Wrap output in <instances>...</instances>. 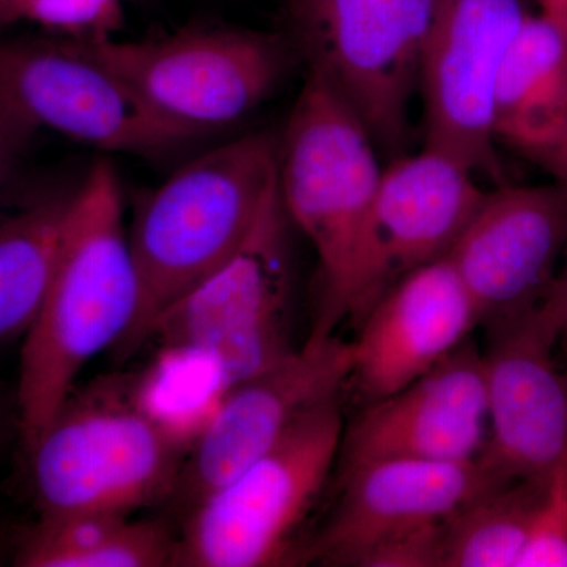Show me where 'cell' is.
I'll return each instance as SVG.
<instances>
[{"instance_id":"9a60e30c","label":"cell","mask_w":567,"mask_h":567,"mask_svg":"<svg viewBox=\"0 0 567 567\" xmlns=\"http://www.w3.org/2000/svg\"><path fill=\"white\" fill-rule=\"evenodd\" d=\"M487 440L483 353L466 339L427 374L364 405L344 429L338 464L346 472L377 461H473Z\"/></svg>"},{"instance_id":"ac0fdd59","label":"cell","mask_w":567,"mask_h":567,"mask_svg":"<svg viewBox=\"0 0 567 567\" xmlns=\"http://www.w3.org/2000/svg\"><path fill=\"white\" fill-rule=\"evenodd\" d=\"M177 536L166 525L132 517H40L18 540L21 567L175 566Z\"/></svg>"},{"instance_id":"603a6c76","label":"cell","mask_w":567,"mask_h":567,"mask_svg":"<svg viewBox=\"0 0 567 567\" xmlns=\"http://www.w3.org/2000/svg\"><path fill=\"white\" fill-rule=\"evenodd\" d=\"M125 0H0V22H31L65 40L100 41L117 35Z\"/></svg>"},{"instance_id":"5bb4252c","label":"cell","mask_w":567,"mask_h":567,"mask_svg":"<svg viewBox=\"0 0 567 567\" xmlns=\"http://www.w3.org/2000/svg\"><path fill=\"white\" fill-rule=\"evenodd\" d=\"M480 456L465 462L377 461L341 472V492L301 561L353 566L369 550L453 516L470 499L507 483Z\"/></svg>"},{"instance_id":"3957f363","label":"cell","mask_w":567,"mask_h":567,"mask_svg":"<svg viewBox=\"0 0 567 567\" xmlns=\"http://www.w3.org/2000/svg\"><path fill=\"white\" fill-rule=\"evenodd\" d=\"M279 134H245L183 164L153 189L128 226L140 306L117 346L126 360L153 328L244 244L278 181Z\"/></svg>"},{"instance_id":"4fadbf2b","label":"cell","mask_w":567,"mask_h":567,"mask_svg":"<svg viewBox=\"0 0 567 567\" xmlns=\"http://www.w3.org/2000/svg\"><path fill=\"white\" fill-rule=\"evenodd\" d=\"M565 252V186L502 183L484 194L446 259L468 290L481 324L491 330L546 297Z\"/></svg>"},{"instance_id":"4316f807","label":"cell","mask_w":567,"mask_h":567,"mask_svg":"<svg viewBox=\"0 0 567 567\" xmlns=\"http://www.w3.org/2000/svg\"><path fill=\"white\" fill-rule=\"evenodd\" d=\"M535 163L546 169L551 177H555L558 185L565 186L567 189V115L563 132L554 147L539 156Z\"/></svg>"},{"instance_id":"d6986e66","label":"cell","mask_w":567,"mask_h":567,"mask_svg":"<svg viewBox=\"0 0 567 567\" xmlns=\"http://www.w3.org/2000/svg\"><path fill=\"white\" fill-rule=\"evenodd\" d=\"M71 193L47 194L11 210L0 208V347L24 339L40 315Z\"/></svg>"},{"instance_id":"9c48e42d","label":"cell","mask_w":567,"mask_h":567,"mask_svg":"<svg viewBox=\"0 0 567 567\" xmlns=\"http://www.w3.org/2000/svg\"><path fill=\"white\" fill-rule=\"evenodd\" d=\"M0 102L35 132L111 155H158L194 140L152 114L82 41L0 40Z\"/></svg>"},{"instance_id":"7a4b0ae2","label":"cell","mask_w":567,"mask_h":567,"mask_svg":"<svg viewBox=\"0 0 567 567\" xmlns=\"http://www.w3.org/2000/svg\"><path fill=\"white\" fill-rule=\"evenodd\" d=\"M383 167L371 134L316 74L308 73L279 134L278 193L319 260L320 297L308 339H327L368 315L372 213Z\"/></svg>"},{"instance_id":"7402d4cb","label":"cell","mask_w":567,"mask_h":567,"mask_svg":"<svg viewBox=\"0 0 567 567\" xmlns=\"http://www.w3.org/2000/svg\"><path fill=\"white\" fill-rule=\"evenodd\" d=\"M567 69V33L546 14L529 13L507 44L495 91V123L524 96Z\"/></svg>"},{"instance_id":"83f0119b","label":"cell","mask_w":567,"mask_h":567,"mask_svg":"<svg viewBox=\"0 0 567 567\" xmlns=\"http://www.w3.org/2000/svg\"><path fill=\"white\" fill-rule=\"evenodd\" d=\"M10 427L18 431L17 399L10 401L0 388V442L9 434Z\"/></svg>"},{"instance_id":"8992f818","label":"cell","mask_w":567,"mask_h":567,"mask_svg":"<svg viewBox=\"0 0 567 567\" xmlns=\"http://www.w3.org/2000/svg\"><path fill=\"white\" fill-rule=\"evenodd\" d=\"M436 0H293L295 44L358 115L380 155H405Z\"/></svg>"},{"instance_id":"44dd1931","label":"cell","mask_w":567,"mask_h":567,"mask_svg":"<svg viewBox=\"0 0 567 567\" xmlns=\"http://www.w3.org/2000/svg\"><path fill=\"white\" fill-rule=\"evenodd\" d=\"M132 382L145 413L188 451L230 388L210 353L186 346L159 347L155 361Z\"/></svg>"},{"instance_id":"484cf974","label":"cell","mask_w":567,"mask_h":567,"mask_svg":"<svg viewBox=\"0 0 567 567\" xmlns=\"http://www.w3.org/2000/svg\"><path fill=\"white\" fill-rule=\"evenodd\" d=\"M35 133L7 104L0 102V208L11 175L20 163L25 145Z\"/></svg>"},{"instance_id":"cb8c5ba5","label":"cell","mask_w":567,"mask_h":567,"mask_svg":"<svg viewBox=\"0 0 567 567\" xmlns=\"http://www.w3.org/2000/svg\"><path fill=\"white\" fill-rule=\"evenodd\" d=\"M518 567H567V451L548 473Z\"/></svg>"},{"instance_id":"277c9868","label":"cell","mask_w":567,"mask_h":567,"mask_svg":"<svg viewBox=\"0 0 567 567\" xmlns=\"http://www.w3.org/2000/svg\"><path fill=\"white\" fill-rule=\"evenodd\" d=\"M24 453L39 516L52 518L162 505L189 451L145 413L132 377H103L74 390Z\"/></svg>"},{"instance_id":"f1b7e54d","label":"cell","mask_w":567,"mask_h":567,"mask_svg":"<svg viewBox=\"0 0 567 567\" xmlns=\"http://www.w3.org/2000/svg\"><path fill=\"white\" fill-rule=\"evenodd\" d=\"M535 2L539 6V13L557 22L567 33V0H535Z\"/></svg>"},{"instance_id":"e0dca14e","label":"cell","mask_w":567,"mask_h":567,"mask_svg":"<svg viewBox=\"0 0 567 567\" xmlns=\"http://www.w3.org/2000/svg\"><path fill=\"white\" fill-rule=\"evenodd\" d=\"M476 177L425 145L383 167L372 213L369 309L405 275L445 259L486 194Z\"/></svg>"},{"instance_id":"f546056e","label":"cell","mask_w":567,"mask_h":567,"mask_svg":"<svg viewBox=\"0 0 567 567\" xmlns=\"http://www.w3.org/2000/svg\"><path fill=\"white\" fill-rule=\"evenodd\" d=\"M557 281L559 284V287H561L563 295H565L566 309H567V262H566L565 270H563L561 274L558 275ZM565 336L567 338V322H566Z\"/></svg>"},{"instance_id":"2e32d148","label":"cell","mask_w":567,"mask_h":567,"mask_svg":"<svg viewBox=\"0 0 567 567\" xmlns=\"http://www.w3.org/2000/svg\"><path fill=\"white\" fill-rule=\"evenodd\" d=\"M480 324L476 306L446 257L416 268L358 324L349 385L364 405L398 393L464 344Z\"/></svg>"},{"instance_id":"ffe728a7","label":"cell","mask_w":567,"mask_h":567,"mask_svg":"<svg viewBox=\"0 0 567 567\" xmlns=\"http://www.w3.org/2000/svg\"><path fill=\"white\" fill-rule=\"evenodd\" d=\"M546 480H513L445 522L442 567H518Z\"/></svg>"},{"instance_id":"52a82bcc","label":"cell","mask_w":567,"mask_h":567,"mask_svg":"<svg viewBox=\"0 0 567 567\" xmlns=\"http://www.w3.org/2000/svg\"><path fill=\"white\" fill-rule=\"evenodd\" d=\"M84 44L152 114L194 140L267 102L289 62L279 37L244 29H194L147 40L115 35Z\"/></svg>"},{"instance_id":"6da1fadb","label":"cell","mask_w":567,"mask_h":567,"mask_svg":"<svg viewBox=\"0 0 567 567\" xmlns=\"http://www.w3.org/2000/svg\"><path fill=\"white\" fill-rule=\"evenodd\" d=\"M140 279L121 177L100 158L71 193L58 262L40 315L22 339L18 435L29 450L96 354L117 349L136 317Z\"/></svg>"},{"instance_id":"5b68a950","label":"cell","mask_w":567,"mask_h":567,"mask_svg":"<svg viewBox=\"0 0 567 567\" xmlns=\"http://www.w3.org/2000/svg\"><path fill=\"white\" fill-rule=\"evenodd\" d=\"M344 429L341 398L301 417L185 514L175 566L265 567L297 559L295 537L338 465Z\"/></svg>"},{"instance_id":"d4e9b609","label":"cell","mask_w":567,"mask_h":567,"mask_svg":"<svg viewBox=\"0 0 567 567\" xmlns=\"http://www.w3.org/2000/svg\"><path fill=\"white\" fill-rule=\"evenodd\" d=\"M445 522L379 544L361 557L357 567H442Z\"/></svg>"},{"instance_id":"ba28073f","label":"cell","mask_w":567,"mask_h":567,"mask_svg":"<svg viewBox=\"0 0 567 567\" xmlns=\"http://www.w3.org/2000/svg\"><path fill=\"white\" fill-rule=\"evenodd\" d=\"M289 227L276 181L240 248L158 320L148 342L205 350L230 386L292 352Z\"/></svg>"},{"instance_id":"8fae6325","label":"cell","mask_w":567,"mask_h":567,"mask_svg":"<svg viewBox=\"0 0 567 567\" xmlns=\"http://www.w3.org/2000/svg\"><path fill=\"white\" fill-rule=\"evenodd\" d=\"M566 322L555 281L543 300L488 330V440L481 456L509 480H544L567 451V377L555 360Z\"/></svg>"},{"instance_id":"7c38bea8","label":"cell","mask_w":567,"mask_h":567,"mask_svg":"<svg viewBox=\"0 0 567 567\" xmlns=\"http://www.w3.org/2000/svg\"><path fill=\"white\" fill-rule=\"evenodd\" d=\"M353 361L352 342L336 334L306 339L301 349L230 386L186 456L173 498L183 513L264 456L301 417L341 398Z\"/></svg>"},{"instance_id":"30bf717a","label":"cell","mask_w":567,"mask_h":567,"mask_svg":"<svg viewBox=\"0 0 567 567\" xmlns=\"http://www.w3.org/2000/svg\"><path fill=\"white\" fill-rule=\"evenodd\" d=\"M528 14V0H436L421 62L425 147L498 185L496 80L507 44Z\"/></svg>"}]
</instances>
